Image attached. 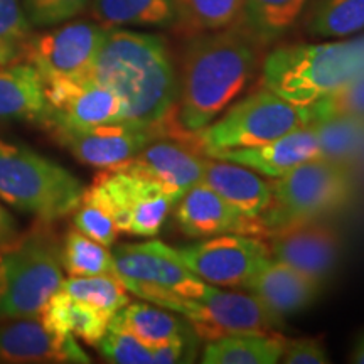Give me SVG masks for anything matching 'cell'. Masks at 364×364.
<instances>
[{
    "instance_id": "cell-1",
    "label": "cell",
    "mask_w": 364,
    "mask_h": 364,
    "mask_svg": "<svg viewBox=\"0 0 364 364\" xmlns=\"http://www.w3.org/2000/svg\"><path fill=\"white\" fill-rule=\"evenodd\" d=\"M90 76L120 98L127 122L177 134L179 75L162 36L108 27Z\"/></svg>"
},
{
    "instance_id": "cell-2",
    "label": "cell",
    "mask_w": 364,
    "mask_h": 364,
    "mask_svg": "<svg viewBox=\"0 0 364 364\" xmlns=\"http://www.w3.org/2000/svg\"><path fill=\"white\" fill-rule=\"evenodd\" d=\"M262 46L238 22L189 36L182 48L176 122L193 134L216 120L258 70Z\"/></svg>"
},
{
    "instance_id": "cell-3",
    "label": "cell",
    "mask_w": 364,
    "mask_h": 364,
    "mask_svg": "<svg viewBox=\"0 0 364 364\" xmlns=\"http://www.w3.org/2000/svg\"><path fill=\"white\" fill-rule=\"evenodd\" d=\"M364 76V34L321 44H287L263 59L262 85L307 107Z\"/></svg>"
},
{
    "instance_id": "cell-4",
    "label": "cell",
    "mask_w": 364,
    "mask_h": 364,
    "mask_svg": "<svg viewBox=\"0 0 364 364\" xmlns=\"http://www.w3.org/2000/svg\"><path fill=\"white\" fill-rule=\"evenodd\" d=\"M61 245L51 223L36 225L0 247V321L39 317L61 289Z\"/></svg>"
},
{
    "instance_id": "cell-5",
    "label": "cell",
    "mask_w": 364,
    "mask_h": 364,
    "mask_svg": "<svg viewBox=\"0 0 364 364\" xmlns=\"http://www.w3.org/2000/svg\"><path fill=\"white\" fill-rule=\"evenodd\" d=\"M85 186L78 177L24 144L0 139V201L53 223L80 206Z\"/></svg>"
},
{
    "instance_id": "cell-6",
    "label": "cell",
    "mask_w": 364,
    "mask_h": 364,
    "mask_svg": "<svg viewBox=\"0 0 364 364\" xmlns=\"http://www.w3.org/2000/svg\"><path fill=\"white\" fill-rule=\"evenodd\" d=\"M351 171L322 157L311 159L272 182V204L258 218L267 238L287 226L339 211L354 196Z\"/></svg>"
},
{
    "instance_id": "cell-7",
    "label": "cell",
    "mask_w": 364,
    "mask_h": 364,
    "mask_svg": "<svg viewBox=\"0 0 364 364\" xmlns=\"http://www.w3.org/2000/svg\"><path fill=\"white\" fill-rule=\"evenodd\" d=\"M307 125L304 107L263 88L236 102L225 115L189 134V144L209 157L228 149L255 147Z\"/></svg>"
},
{
    "instance_id": "cell-8",
    "label": "cell",
    "mask_w": 364,
    "mask_h": 364,
    "mask_svg": "<svg viewBox=\"0 0 364 364\" xmlns=\"http://www.w3.org/2000/svg\"><path fill=\"white\" fill-rule=\"evenodd\" d=\"M139 299L179 314L204 341L236 332H270L282 326V318L273 316L253 294L228 292L215 285L201 299L182 297L166 290H150Z\"/></svg>"
},
{
    "instance_id": "cell-9",
    "label": "cell",
    "mask_w": 364,
    "mask_h": 364,
    "mask_svg": "<svg viewBox=\"0 0 364 364\" xmlns=\"http://www.w3.org/2000/svg\"><path fill=\"white\" fill-rule=\"evenodd\" d=\"M90 189L112 213L120 233L130 236H157L174 208L159 182L129 171H103Z\"/></svg>"
},
{
    "instance_id": "cell-10",
    "label": "cell",
    "mask_w": 364,
    "mask_h": 364,
    "mask_svg": "<svg viewBox=\"0 0 364 364\" xmlns=\"http://www.w3.org/2000/svg\"><path fill=\"white\" fill-rule=\"evenodd\" d=\"M112 255L118 280L136 297L150 290H166L182 297L201 299L213 287L194 275L177 258L174 247L162 241L122 243L113 248Z\"/></svg>"
},
{
    "instance_id": "cell-11",
    "label": "cell",
    "mask_w": 364,
    "mask_h": 364,
    "mask_svg": "<svg viewBox=\"0 0 364 364\" xmlns=\"http://www.w3.org/2000/svg\"><path fill=\"white\" fill-rule=\"evenodd\" d=\"M177 258L194 275L215 287L241 289L272 255L265 241L252 235H216L174 248Z\"/></svg>"
},
{
    "instance_id": "cell-12",
    "label": "cell",
    "mask_w": 364,
    "mask_h": 364,
    "mask_svg": "<svg viewBox=\"0 0 364 364\" xmlns=\"http://www.w3.org/2000/svg\"><path fill=\"white\" fill-rule=\"evenodd\" d=\"M108 27L90 21H68L48 33L33 36L24 61L41 80L83 78L91 73Z\"/></svg>"
},
{
    "instance_id": "cell-13",
    "label": "cell",
    "mask_w": 364,
    "mask_h": 364,
    "mask_svg": "<svg viewBox=\"0 0 364 364\" xmlns=\"http://www.w3.org/2000/svg\"><path fill=\"white\" fill-rule=\"evenodd\" d=\"M44 97L46 112L41 125L46 130L127 122L120 98L90 75L46 81Z\"/></svg>"
},
{
    "instance_id": "cell-14",
    "label": "cell",
    "mask_w": 364,
    "mask_h": 364,
    "mask_svg": "<svg viewBox=\"0 0 364 364\" xmlns=\"http://www.w3.org/2000/svg\"><path fill=\"white\" fill-rule=\"evenodd\" d=\"M53 139L86 166L108 171L134 159L154 140L167 136L157 127L132 122L105 124L85 129H51Z\"/></svg>"
},
{
    "instance_id": "cell-15",
    "label": "cell",
    "mask_w": 364,
    "mask_h": 364,
    "mask_svg": "<svg viewBox=\"0 0 364 364\" xmlns=\"http://www.w3.org/2000/svg\"><path fill=\"white\" fill-rule=\"evenodd\" d=\"M272 258L294 267L324 285L338 268L341 236L336 228L321 220L287 226L268 236Z\"/></svg>"
},
{
    "instance_id": "cell-16",
    "label": "cell",
    "mask_w": 364,
    "mask_h": 364,
    "mask_svg": "<svg viewBox=\"0 0 364 364\" xmlns=\"http://www.w3.org/2000/svg\"><path fill=\"white\" fill-rule=\"evenodd\" d=\"M0 363L83 364L91 363L75 336H61L41 317L0 321Z\"/></svg>"
},
{
    "instance_id": "cell-17",
    "label": "cell",
    "mask_w": 364,
    "mask_h": 364,
    "mask_svg": "<svg viewBox=\"0 0 364 364\" xmlns=\"http://www.w3.org/2000/svg\"><path fill=\"white\" fill-rule=\"evenodd\" d=\"M201 156L189 142L162 136L117 169L142 174L159 182L176 206L182 196L203 181L206 159Z\"/></svg>"
},
{
    "instance_id": "cell-18",
    "label": "cell",
    "mask_w": 364,
    "mask_h": 364,
    "mask_svg": "<svg viewBox=\"0 0 364 364\" xmlns=\"http://www.w3.org/2000/svg\"><path fill=\"white\" fill-rule=\"evenodd\" d=\"M174 208L177 228L191 238L230 233L267 236L260 221L245 216L203 181L182 196Z\"/></svg>"
},
{
    "instance_id": "cell-19",
    "label": "cell",
    "mask_w": 364,
    "mask_h": 364,
    "mask_svg": "<svg viewBox=\"0 0 364 364\" xmlns=\"http://www.w3.org/2000/svg\"><path fill=\"white\" fill-rule=\"evenodd\" d=\"M209 157L236 162L258 174L277 179L302 162L318 157V140L314 127L307 124L272 142L255 145V147L220 150Z\"/></svg>"
},
{
    "instance_id": "cell-20",
    "label": "cell",
    "mask_w": 364,
    "mask_h": 364,
    "mask_svg": "<svg viewBox=\"0 0 364 364\" xmlns=\"http://www.w3.org/2000/svg\"><path fill=\"white\" fill-rule=\"evenodd\" d=\"M241 289L253 294L273 316L284 321L312 306L321 294L322 284L284 262L270 258Z\"/></svg>"
},
{
    "instance_id": "cell-21",
    "label": "cell",
    "mask_w": 364,
    "mask_h": 364,
    "mask_svg": "<svg viewBox=\"0 0 364 364\" xmlns=\"http://www.w3.org/2000/svg\"><path fill=\"white\" fill-rule=\"evenodd\" d=\"M203 182L252 220H258L272 204V182L236 162L206 157Z\"/></svg>"
},
{
    "instance_id": "cell-22",
    "label": "cell",
    "mask_w": 364,
    "mask_h": 364,
    "mask_svg": "<svg viewBox=\"0 0 364 364\" xmlns=\"http://www.w3.org/2000/svg\"><path fill=\"white\" fill-rule=\"evenodd\" d=\"M46 112L44 81L27 63L0 68V124H41Z\"/></svg>"
},
{
    "instance_id": "cell-23",
    "label": "cell",
    "mask_w": 364,
    "mask_h": 364,
    "mask_svg": "<svg viewBox=\"0 0 364 364\" xmlns=\"http://www.w3.org/2000/svg\"><path fill=\"white\" fill-rule=\"evenodd\" d=\"M91 17L105 27H181V0H91Z\"/></svg>"
},
{
    "instance_id": "cell-24",
    "label": "cell",
    "mask_w": 364,
    "mask_h": 364,
    "mask_svg": "<svg viewBox=\"0 0 364 364\" xmlns=\"http://www.w3.org/2000/svg\"><path fill=\"white\" fill-rule=\"evenodd\" d=\"M285 341L273 332H236L206 341L204 364H277L284 354Z\"/></svg>"
},
{
    "instance_id": "cell-25",
    "label": "cell",
    "mask_w": 364,
    "mask_h": 364,
    "mask_svg": "<svg viewBox=\"0 0 364 364\" xmlns=\"http://www.w3.org/2000/svg\"><path fill=\"white\" fill-rule=\"evenodd\" d=\"M39 317L48 329L61 336H75L88 346H98L112 321L110 316L71 299L61 289L51 295Z\"/></svg>"
},
{
    "instance_id": "cell-26",
    "label": "cell",
    "mask_w": 364,
    "mask_h": 364,
    "mask_svg": "<svg viewBox=\"0 0 364 364\" xmlns=\"http://www.w3.org/2000/svg\"><path fill=\"white\" fill-rule=\"evenodd\" d=\"M309 0H243L238 24L262 48L284 38L306 11Z\"/></svg>"
},
{
    "instance_id": "cell-27",
    "label": "cell",
    "mask_w": 364,
    "mask_h": 364,
    "mask_svg": "<svg viewBox=\"0 0 364 364\" xmlns=\"http://www.w3.org/2000/svg\"><path fill=\"white\" fill-rule=\"evenodd\" d=\"M112 322L122 326L149 348H156L176 336L193 331V326L179 314L150 302H130L120 309Z\"/></svg>"
},
{
    "instance_id": "cell-28",
    "label": "cell",
    "mask_w": 364,
    "mask_h": 364,
    "mask_svg": "<svg viewBox=\"0 0 364 364\" xmlns=\"http://www.w3.org/2000/svg\"><path fill=\"white\" fill-rule=\"evenodd\" d=\"M311 125L317 134L318 157L353 171L364 152V117H327Z\"/></svg>"
},
{
    "instance_id": "cell-29",
    "label": "cell",
    "mask_w": 364,
    "mask_h": 364,
    "mask_svg": "<svg viewBox=\"0 0 364 364\" xmlns=\"http://www.w3.org/2000/svg\"><path fill=\"white\" fill-rule=\"evenodd\" d=\"M306 31L314 38H349L364 31V0H309Z\"/></svg>"
},
{
    "instance_id": "cell-30",
    "label": "cell",
    "mask_w": 364,
    "mask_h": 364,
    "mask_svg": "<svg viewBox=\"0 0 364 364\" xmlns=\"http://www.w3.org/2000/svg\"><path fill=\"white\" fill-rule=\"evenodd\" d=\"M63 270L70 277L115 275L113 255L108 247L73 228L61 245Z\"/></svg>"
},
{
    "instance_id": "cell-31",
    "label": "cell",
    "mask_w": 364,
    "mask_h": 364,
    "mask_svg": "<svg viewBox=\"0 0 364 364\" xmlns=\"http://www.w3.org/2000/svg\"><path fill=\"white\" fill-rule=\"evenodd\" d=\"M61 290L71 299L88 304L110 317L130 302L129 290L115 275L70 277L63 280Z\"/></svg>"
},
{
    "instance_id": "cell-32",
    "label": "cell",
    "mask_w": 364,
    "mask_h": 364,
    "mask_svg": "<svg viewBox=\"0 0 364 364\" xmlns=\"http://www.w3.org/2000/svg\"><path fill=\"white\" fill-rule=\"evenodd\" d=\"M181 7L179 29L193 36L236 24L241 17L243 0H181Z\"/></svg>"
},
{
    "instance_id": "cell-33",
    "label": "cell",
    "mask_w": 364,
    "mask_h": 364,
    "mask_svg": "<svg viewBox=\"0 0 364 364\" xmlns=\"http://www.w3.org/2000/svg\"><path fill=\"white\" fill-rule=\"evenodd\" d=\"M33 36L21 0H0V68L24 61Z\"/></svg>"
},
{
    "instance_id": "cell-34",
    "label": "cell",
    "mask_w": 364,
    "mask_h": 364,
    "mask_svg": "<svg viewBox=\"0 0 364 364\" xmlns=\"http://www.w3.org/2000/svg\"><path fill=\"white\" fill-rule=\"evenodd\" d=\"M75 228L88 238L110 248L120 235L112 213L90 188L85 189L80 206L75 209Z\"/></svg>"
},
{
    "instance_id": "cell-35",
    "label": "cell",
    "mask_w": 364,
    "mask_h": 364,
    "mask_svg": "<svg viewBox=\"0 0 364 364\" xmlns=\"http://www.w3.org/2000/svg\"><path fill=\"white\" fill-rule=\"evenodd\" d=\"M98 351L107 363L113 364H154L152 348L145 346L134 334L110 321L108 329L98 343Z\"/></svg>"
},
{
    "instance_id": "cell-36",
    "label": "cell",
    "mask_w": 364,
    "mask_h": 364,
    "mask_svg": "<svg viewBox=\"0 0 364 364\" xmlns=\"http://www.w3.org/2000/svg\"><path fill=\"white\" fill-rule=\"evenodd\" d=\"M304 112H306L307 124H314L327 117H364V76L317 100L316 103L307 105L304 107Z\"/></svg>"
},
{
    "instance_id": "cell-37",
    "label": "cell",
    "mask_w": 364,
    "mask_h": 364,
    "mask_svg": "<svg viewBox=\"0 0 364 364\" xmlns=\"http://www.w3.org/2000/svg\"><path fill=\"white\" fill-rule=\"evenodd\" d=\"M33 27H53L73 21L90 7L91 0H21Z\"/></svg>"
},
{
    "instance_id": "cell-38",
    "label": "cell",
    "mask_w": 364,
    "mask_h": 364,
    "mask_svg": "<svg viewBox=\"0 0 364 364\" xmlns=\"http://www.w3.org/2000/svg\"><path fill=\"white\" fill-rule=\"evenodd\" d=\"M280 363L284 364H326L329 363L327 353L321 341L312 338L285 341L284 354Z\"/></svg>"
},
{
    "instance_id": "cell-39",
    "label": "cell",
    "mask_w": 364,
    "mask_h": 364,
    "mask_svg": "<svg viewBox=\"0 0 364 364\" xmlns=\"http://www.w3.org/2000/svg\"><path fill=\"white\" fill-rule=\"evenodd\" d=\"M17 236H19V226H17L16 218L0 203V247L11 243Z\"/></svg>"
},
{
    "instance_id": "cell-40",
    "label": "cell",
    "mask_w": 364,
    "mask_h": 364,
    "mask_svg": "<svg viewBox=\"0 0 364 364\" xmlns=\"http://www.w3.org/2000/svg\"><path fill=\"white\" fill-rule=\"evenodd\" d=\"M349 361L354 364H364V334L358 339V343L354 344V349L351 353V358Z\"/></svg>"
}]
</instances>
